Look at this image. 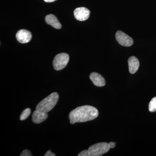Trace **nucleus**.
<instances>
[{"label": "nucleus", "instance_id": "nucleus-15", "mask_svg": "<svg viewBox=\"0 0 156 156\" xmlns=\"http://www.w3.org/2000/svg\"><path fill=\"white\" fill-rule=\"evenodd\" d=\"M78 156H89L88 155V150H84L78 154Z\"/></svg>", "mask_w": 156, "mask_h": 156}, {"label": "nucleus", "instance_id": "nucleus-2", "mask_svg": "<svg viewBox=\"0 0 156 156\" xmlns=\"http://www.w3.org/2000/svg\"><path fill=\"white\" fill-rule=\"evenodd\" d=\"M59 96L57 92H53L48 97L39 102L36 107V110L47 113L53 109L58 101Z\"/></svg>", "mask_w": 156, "mask_h": 156}, {"label": "nucleus", "instance_id": "nucleus-6", "mask_svg": "<svg viewBox=\"0 0 156 156\" xmlns=\"http://www.w3.org/2000/svg\"><path fill=\"white\" fill-rule=\"evenodd\" d=\"M74 15L77 20L83 21L89 18L90 11L85 7L76 8L74 11Z\"/></svg>", "mask_w": 156, "mask_h": 156}, {"label": "nucleus", "instance_id": "nucleus-7", "mask_svg": "<svg viewBox=\"0 0 156 156\" xmlns=\"http://www.w3.org/2000/svg\"><path fill=\"white\" fill-rule=\"evenodd\" d=\"M17 41L21 44H26L30 41L32 34L30 32L26 30H20L16 34Z\"/></svg>", "mask_w": 156, "mask_h": 156}, {"label": "nucleus", "instance_id": "nucleus-18", "mask_svg": "<svg viewBox=\"0 0 156 156\" xmlns=\"http://www.w3.org/2000/svg\"><path fill=\"white\" fill-rule=\"evenodd\" d=\"M56 0H44L45 2L47 3H51L53 2H55Z\"/></svg>", "mask_w": 156, "mask_h": 156}, {"label": "nucleus", "instance_id": "nucleus-13", "mask_svg": "<svg viewBox=\"0 0 156 156\" xmlns=\"http://www.w3.org/2000/svg\"><path fill=\"white\" fill-rule=\"evenodd\" d=\"M30 109L29 108H26L22 112V113L20 115V119L21 121H23V120L26 119L28 118L29 116L30 115Z\"/></svg>", "mask_w": 156, "mask_h": 156}, {"label": "nucleus", "instance_id": "nucleus-11", "mask_svg": "<svg viewBox=\"0 0 156 156\" xmlns=\"http://www.w3.org/2000/svg\"><path fill=\"white\" fill-rule=\"evenodd\" d=\"M45 21L48 24L51 25L56 29H61V24L55 15L53 14H49L45 17Z\"/></svg>", "mask_w": 156, "mask_h": 156}, {"label": "nucleus", "instance_id": "nucleus-5", "mask_svg": "<svg viewBox=\"0 0 156 156\" xmlns=\"http://www.w3.org/2000/svg\"><path fill=\"white\" fill-rule=\"evenodd\" d=\"M115 37L118 43L124 47H130L133 45V40L132 38L122 31L117 32Z\"/></svg>", "mask_w": 156, "mask_h": 156}, {"label": "nucleus", "instance_id": "nucleus-12", "mask_svg": "<svg viewBox=\"0 0 156 156\" xmlns=\"http://www.w3.org/2000/svg\"><path fill=\"white\" fill-rule=\"evenodd\" d=\"M149 110L151 112L156 111V97L153 98L149 104Z\"/></svg>", "mask_w": 156, "mask_h": 156}, {"label": "nucleus", "instance_id": "nucleus-16", "mask_svg": "<svg viewBox=\"0 0 156 156\" xmlns=\"http://www.w3.org/2000/svg\"><path fill=\"white\" fill-rule=\"evenodd\" d=\"M55 154L53 153L50 151H48L45 154L44 156H55Z\"/></svg>", "mask_w": 156, "mask_h": 156}, {"label": "nucleus", "instance_id": "nucleus-10", "mask_svg": "<svg viewBox=\"0 0 156 156\" xmlns=\"http://www.w3.org/2000/svg\"><path fill=\"white\" fill-rule=\"evenodd\" d=\"M48 115L46 113L42 112L39 111H35L32 115V121L35 124H40L47 119Z\"/></svg>", "mask_w": 156, "mask_h": 156}, {"label": "nucleus", "instance_id": "nucleus-17", "mask_svg": "<svg viewBox=\"0 0 156 156\" xmlns=\"http://www.w3.org/2000/svg\"><path fill=\"white\" fill-rule=\"evenodd\" d=\"M110 147L111 148H113L115 146L116 143H115L113 142H110L108 143Z\"/></svg>", "mask_w": 156, "mask_h": 156}, {"label": "nucleus", "instance_id": "nucleus-9", "mask_svg": "<svg viewBox=\"0 0 156 156\" xmlns=\"http://www.w3.org/2000/svg\"><path fill=\"white\" fill-rule=\"evenodd\" d=\"M129 72L134 74L137 71L139 68L140 63L139 60L135 56H131L128 60Z\"/></svg>", "mask_w": 156, "mask_h": 156}, {"label": "nucleus", "instance_id": "nucleus-4", "mask_svg": "<svg viewBox=\"0 0 156 156\" xmlns=\"http://www.w3.org/2000/svg\"><path fill=\"white\" fill-rule=\"evenodd\" d=\"M69 59V56L66 53L57 54L53 59V66L54 69L57 71L63 69L67 66Z\"/></svg>", "mask_w": 156, "mask_h": 156}, {"label": "nucleus", "instance_id": "nucleus-8", "mask_svg": "<svg viewBox=\"0 0 156 156\" xmlns=\"http://www.w3.org/2000/svg\"><path fill=\"white\" fill-rule=\"evenodd\" d=\"M90 80L96 87H102L105 86V81L103 77L96 73H92L89 76Z\"/></svg>", "mask_w": 156, "mask_h": 156}, {"label": "nucleus", "instance_id": "nucleus-14", "mask_svg": "<svg viewBox=\"0 0 156 156\" xmlns=\"http://www.w3.org/2000/svg\"><path fill=\"white\" fill-rule=\"evenodd\" d=\"M20 156H32L31 153L29 151L27 150H24L23 151L22 153L20 155Z\"/></svg>", "mask_w": 156, "mask_h": 156}, {"label": "nucleus", "instance_id": "nucleus-1", "mask_svg": "<svg viewBox=\"0 0 156 156\" xmlns=\"http://www.w3.org/2000/svg\"><path fill=\"white\" fill-rule=\"evenodd\" d=\"M98 115V110L94 107L90 105L79 107L70 113V123L74 124L92 121L96 119Z\"/></svg>", "mask_w": 156, "mask_h": 156}, {"label": "nucleus", "instance_id": "nucleus-3", "mask_svg": "<svg viewBox=\"0 0 156 156\" xmlns=\"http://www.w3.org/2000/svg\"><path fill=\"white\" fill-rule=\"evenodd\" d=\"M110 147L107 143L102 142L91 146L88 150L89 156H101L109 151Z\"/></svg>", "mask_w": 156, "mask_h": 156}]
</instances>
